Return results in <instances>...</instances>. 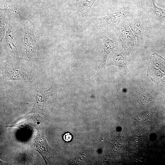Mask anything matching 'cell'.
Here are the masks:
<instances>
[{"label":"cell","mask_w":165,"mask_h":165,"mask_svg":"<svg viewBox=\"0 0 165 165\" xmlns=\"http://www.w3.org/2000/svg\"><path fill=\"white\" fill-rule=\"evenodd\" d=\"M0 69L5 82L10 80H28L34 79L33 71L25 64L8 60L1 65Z\"/></svg>","instance_id":"obj_1"},{"label":"cell","mask_w":165,"mask_h":165,"mask_svg":"<svg viewBox=\"0 0 165 165\" xmlns=\"http://www.w3.org/2000/svg\"><path fill=\"white\" fill-rule=\"evenodd\" d=\"M130 13L127 9H124L117 12L108 13L104 17L92 18L91 20L100 28L112 30L115 31L120 26L121 21L129 16Z\"/></svg>","instance_id":"obj_2"},{"label":"cell","mask_w":165,"mask_h":165,"mask_svg":"<svg viewBox=\"0 0 165 165\" xmlns=\"http://www.w3.org/2000/svg\"><path fill=\"white\" fill-rule=\"evenodd\" d=\"M15 31V29L9 25L2 42L4 49L8 54L14 59H19L18 45Z\"/></svg>","instance_id":"obj_3"},{"label":"cell","mask_w":165,"mask_h":165,"mask_svg":"<svg viewBox=\"0 0 165 165\" xmlns=\"http://www.w3.org/2000/svg\"><path fill=\"white\" fill-rule=\"evenodd\" d=\"M24 28L25 33L23 45L25 56L29 60L35 59L37 48L33 31H32V30L31 28L25 25Z\"/></svg>","instance_id":"obj_4"},{"label":"cell","mask_w":165,"mask_h":165,"mask_svg":"<svg viewBox=\"0 0 165 165\" xmlns=\"http://www.w3.org/2000/svg\"><path fill=\"white\" fill-rule=\"evenodd\" d=\"M36 101L34 109H41L46 107L48 104L50 97L53 93V86L44 91L36 90Z\"/></svg>","instance_id":"obj_5"},{"label":"cell","mask_w":165,"mask_h":165,"mask_svg":"<svg viewBox=\"0 0 165 165\" xmlns=\"http://www.w3.org/2000/svg\"><path fill=\"white\" fill-rule=\"evenodd\" d=\"M101 36L104 45L103 60L98 67L97 74H99L101 70L104 68L107 57L113 49L115 44L114 41L109 38L107 36L105 31L102 32Z\"/></svg>","instance_id":"obj_6"},{"label":"cell","mask_w":165,"mask_h":165,"mask_svg":"<svg viewBox=\"0 0 165 165\" xmlns=\"http://www.w3.org/2000/svg\"><path fill=\"white\" fill-rule=\"evenodd\" d=\"M96 0H78L76 12L80 19L84 20L87 18L93 5Z\"/></svg>","instance_id":"obj_7"},{"label":"cell","mask_w":165,"mask_h":165,"mask_svg":"<svg viewBox=\"0 0 165 165\" xmlns=\"http://www.w3.org/2000/svg\"><path fill=\"white\" fill-rule=\"evenodd\" d=\"M1 9L2 10H11L19 15L22 18L26 19L28 16V13L25 11L19 9V8L15 7L9 3H3L1 6Z\"/></svg>","instance_id":"obj_8"},{"label":"cell","mask_w":165,"mask_h":165,"mask_svg":"<svg viewBox=\"0 0 165 165\" xmlns=\"http://www.w3.org/2000/svg\"><path fill=\"white\" fill-rule=\"evenodd\" d=\"M149 5L152 13L159 20L165 19V9L158 7L155 4L154 0H149Z\"/></svg>","instance_id":"obj_9"},{"label":"cell","mask_w":165,"mask_h":165,"mask_svg":"<svg viewBox=\"0 0 165 165\" xmlns=\"http://www.w3.org/2000/svg\"><path fill=\"white\" fill-rule=\"evenodd\" d=\"M8 23V19L4 14H0V42H2L5 35Z\"/></svg>","instance_id":"obj_10"},{"label":"cell","mask_w":165,"mask_h":165,"mask_svg":"<svg viewBox=\"0 0 165 165\" xmlns=\"http://www.w3.org/2000/svg\"><path fill=\"white\" fill-rule=\"evenodd\" d=\"M139 100L143 104L149 103L151 101V98L149 94L143 90H141Z\"/></svg>","instance_id":"obj_11"},{"label":"cell","mask_w":165,"mask_h":165,"mask_svg":"<svg viewBox=\"0 0 165 165\" xmlns=\"http://www.w3.org/2000/svg\"><path fill=\"white\" fill-rule=\"evenodd\" d=\"M150 116L149 113L148 112H142L139 114L137 116V119L140 122H144L148 120Z\"/></svg>","instance_id":"obj_12"},{"label":"cell","mask_w":165,"mask_h":165,"mask_svg":"<svg viewBox=\"0 0 165 165\" xmlns=\"http://www.w3.org/2000/svg\"><path fill=\"white\" fill-rule=\"evenodd\" d=\"M72 138V135L69 133H66L63 136V139L64 140L67 142L70 141Z\"/></svg>","instance_id":"obj_13"}]
</instances>
